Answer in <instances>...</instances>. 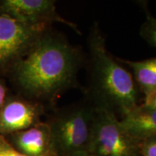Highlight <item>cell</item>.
Wrapping results in <instances>:
<instances>
[{
  "label": "cell",
  "instance_id": "1",
  "mask_svg": "<svg viewBox=\"0 0 156 156\" xmlns=\"http://www.w3.org/2000/svg\"><path fill=\"white\" fill-rule=\"evenodd\" d=\"M82 64L80 49L48 30L13 67L17 87L29 100L51 102L76 87Z\"/></svg>",
  "mask_w": 156,
  "mask_h": 156
},
{
  "label": "cell",
  "instance_id": "2",
  "mask_svg": "<svg viewBox=\"0 0 156 156\" xmlns=\"http://www.w3.org/2000/svg\"><path fill=\"white\" fill-rule=\"evenodd\" d=\"M89 101L96 107L123 116L138 106L139 88L132 74L108 51L106 40L95 23L88 36Z\"/></svg>",
  "mask_w": 156,
  "mask_h": 156
},
{
  "label": "cell",
  "instance_id": "3",
  "mask_svg": "<svg viewBox=\"0 0 156 156\" xmlns=\"http://www.w3.org/2000/svg\"><path fill=\"white\" fill-rule=\"evenodd\" d=\"M90 101L71 105L58 111L50 128V151L56 156H80L89 153L95 119Z\"/></svg>",
  "mask_w": 156,
  "mask_h": 156
},
{
  "label": "cell",
  "instance_id": "4",
  "mask_svg": "<svg viewBox=\"0 0 156 156\" xmlns=\"http://www.w3.org/2000/svg\"><path fill=\"white\" fill-rule=\"evenodd\" d=\"M88 154L93 156H142L140 142L130 135L108 108L95 106Z\"/></svg>",
  "mask_w": 156,
  "mask_h": 156
},
{
  "label": "cell",
  "instance_id": "5",
  "mask_svg": "<svg viewBox=\"0 0 156 156\" xmlns=\"http://www.w3.org/2000/svg\"><path fill=\"white\" fill-rule=\"evenodd\" d=\"M47 30L23 23L0 9V72L12 69Z\"/></svg>",
  "mask_w": 156,
  "mask_h": 156
},
{
  "label": "cell",
  "instance_id": "6",
  "mask_svg": "<svg viewBox=\"0 0 156 156\" xmlns=\"http://www.w3.org/2000/svg\"><path fill=\"white\" fill-rule=\"evenodd\" d=\"M0 9L27 24L48 28L53 23H60L80 34L77 25L62 17L56 12L55 2L51 0H4Z\"/></svg>",
  "mask_w": 156,
  "mask_h": 156
},
{
  "label": "cell",
  "instance_id": "7",
  "mask_svg": "<svg viewBox=\"0 0 156 156\" xmlns=\"http://www.w3.org/2000/svg\"><path fill=\"white\" fill-rule=\"evenodd\" d=\"M43 105L29 99L6 101L0 109V133H16L40 123Z\"/></svg>",
  "mask_w": 156,
  "mask_h": 156
},
{
  "label": "cell",
  "instance_id": "8",
  "mask_svg": "<svg viewBox=\"0 0 156 156\" xmlns=\"http://www.w3.org/2000/svg\"><path fill=\"white\" fill-rule=\"evenodd\" d=\"M119 120L126 132L139 142L156 136V108L138 105Z\"/></svg>",
  "mask_w": 156,
  "mask_h": 156
},
{
  "label": "cell",
  "instance_id": "9",
  "mask_svg": "<svg viewBox=\"0 0 156 156\" xmlns=\"http://www.w3.org/2000/svg\"><path fill=\"white\" fill-rule=\"evenodd\" d=\"M16 149L28 156H41L50 151V128L48 124L38 123L34 126L16 132Z\"/></svg>",
  "mask_w": 156,
  "mask_h": 156
},
{
  "label": "cell",
  "instance_id": "10",
  "mask_svg": "<svg viewBox=\"0 0 156 156\" xmlns=\"http://www.w3.org/2000/svg\"><path fill=\"white\" fill-rule=\"evenodd\" d=\"M116 59L132 69L134 81L145 97L142 104H147L156 94V57L142 61Z\"/></svg>",
  "mask_w": 156,
  "mask_h": 156
},
{
  "label": "cell",
  "instance_id": "11",
  "mask_svg": "<svg viewBox=\"0 0 156 156\" xmlns=\"http://www.w3.org/2000/svg\"><path fill=\"white\" fill-rule=\"evenodd\" d=\"M145 10V20L140 26V35L148 44L156 48V18L147 9Z\"/></svg>",
  "mask_w": 156,
  "mask_h": 156
},
{
  "label": "cell",
  "instance_id": "12",
  "mask_svg": "<svg viewBox=\"0 0 156 156\" xmlns=\"http://www.w3.org/2000/svg\"><path fill=\"white\" fill-rule=\"evenodd\" d=\"M0 156H28L17 151L16 148L12 146L8 142L0 135ZM41 156H56L51 151Z\"/></svg>",
  "mask_w": 156,
  "mask_h": 156
},
{
  "label": "cell",
  "instance_id": "13",
  "mask_svg": "<svg viewBox=\"0 0 156 156\" xmlns=\"http://www.w3.org/2000/svg\"><path fill=\"white\" fill-rule=\"evenodd\" d=\"M142 156H156V136L140 142Z\"/></svg>",
  "mask_w": 156,
  "mask_h": 156
},
{
  "label": "cell",
  "instance_id": "14",
  "mask_svg": "<svg viewBox=\"0 0 156 156\" xmlns=\"http://www.w3.org/2000/svg\"><path fill=\"white\" fill-rule=\"evenodd\" d=\"M7 87L0 82V109L4 106L7 101Z\"/></svg>",
  "mask_w": 156,
  "mask_h": 156
},
{
  "label": "cell",
  "instance_id": "15",
  "mask_svg": "<svg viewBox=\"0 0 156 156\" xmlns=\"http://www.w3.org/2000/svg\"><path fill=\"white\" fill-rule=\"evenodd\" d=\"M144 106H147L148 107H151V108H156V94L152 98L151 100L148 102L147 104H143Z\"/></svg>",
  "mask_w": 156,
  "mask_h": 156
},
{
  "label": "cell",
  "instance_id": "16",
  "mask_svg": "<svg viewBox=\"0 0 156 156\" xmlns=\"http://www.w3.org/2000/svg\"><path fill=\"white\" fill-rule=\"evenodd\" d=\"M80 156H93V155H90V154H86V155H80Z\"/></svg>",
  "mask_w": 156,
  "mask_h": 156
}]
</instances>
